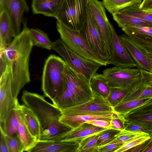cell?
Here are the masks:
<instances>
[{
	"instance_id": "obj_44",
	"label": "cell",
	"mask_w": 152,
	"mask_h": 152,
	"mask_svg": "<svg viewBox=\"0 0 152 152\" xmlns=\"http://www.w3.org/2000/svg\"><path fill=\"white\" fill-rule=\"evenodd\" d=\"M87 123L91 124L96 126L110 129V122L107 121L102 120H95L86 122Z\"/></svg>"
},
{
	"instance_id": "obj_6",
	"label": "cell",
	"mask_w": 152,
	"mask_h": 152,
	"mask_svg": "<svg viewBox=\"0 0 152 152\" xmlns=\"http://www.w3.org/2000/svg\"><path fill=\"white\" fill-rule=\"evenodd\" d=\"M52 49L61 56L74 70L82 74L90 81L99 67L102 66L77 53L69 48L61 38L53 42Z\"/></svg>"
},
{
	"instance_id": "obj_37",
	"label": "cell",
	"mask_w": 152,
	"mask_h": 152,
	"mask_svg": "<svg viewBox=\"0 0 152 152\" xmlns=\"http://www.w3.org/2000/svg\"><path fill=\"white\" fill-rule=\"evenodd\" d=\"M4 134L10 152L25 151V147L19 134L11 136Z\"/></svg>"
},
{
	"instance_id": "obj_5",
	"label": "cell",
	"mask_w": 152,
	"mask_h": 152,
	"mask_svg": "<svg viewBox=\"0 0 152 152\" xmlns=\"http://www.w3.org/2000/svg\"><path fill=\"white\" fill-rule=\"evenodd\" d=\"M56 28L61 39L71 50L82 57L107 66L110 63L101 58L88 46L79 31L73 29L57 20Z\"/></svg>"
},
{
	"instance_id": "obj_49",
	"label": "cell",
	"mask_w": 152,
	"mask_h": 152,
	"mask_svg": "<svg viewBox=\"0 0 152 152\" xmlns=\"http://www.w3.org/2000/svg\"><path fill=\"white\" fill-rule=\"evenodd\" d=\"M146 54L149 60V63L151 69L150 72L152 73V54L146 52Z\"/></svg>"
},
{
	"instance_id": "obj_25",
	"label": "cell",
	"mask_w": 152,
	"mask_h": 152,
	"mask_svg": "<svg viewBox=\"0 0 152 152\" xmlns=\"http://www.w3.org/2000/svg\"><path fill=\"white\" fill-rule=\"evenodd\" d=\"M72 129L58 120L42 131L39 141L55 140Z\"/></svg>"
},
{
	"instance_id": "obj_47",
	"label": "cell",
	"mask_w": 152,
	"mask_h": 152,
	"mask_svg": "<svg viewBox=\"0 0 152 152\" xmlns=\"http://www.w3.org/2000/svg\"><path fill=\"white\" fill-rule=\"evenodd\" d=\"M140 70L142 80L145 83H152V73L141 69Z\"/></svg>"
},
{
	"instance_id": "obj_50",
	"label": "cell",
	"mask_w": 152,
	"mask_h": 152,
	"mask_svg": "<svg viewBox=\"0 0 152 152\" xmlns=\"http://www.w3.org/2000/svg\"><path fill=\"white\" fill-rule=\"evenodd\" d=\"M148 13L151 14H152V9H148L146 10H143Z\"/></svg>"
},
{
	"instance_id": "obj_11",
	"label": "cell",
	"mask_w": 152,
	"mask_h": 152,
	"mask_svg": "<svg viewBox=\"0 0 152 152\" xmlns=\"http://www.w3.org/2000/svg\"><path fill=\"white\" fill-rule=\"evenodd\" d=\"M93 94V98L84 103L61 110L62 114L75 115L115 113L113 107L106 98L97 94Z\"/></svg>"
},
{
	"instance_id": "obj_46",
	"label": "cell",
	"mask_w": 152,
	"mask_h": 152,
	"mask_svg": "<svg viewBox=\"0 0 152 152\" xmlns=\"http://www.w3.org/2000/svg\"><path fill=\"white\" fill-rule=\"evenodd\" d=\"M140 145L141 147L140 152H152V134L150 139Z\"/></svg>"
},
{
	"instance_id": "obj_20",
	"label": "cell",
	"mask_w": 152,
	"mask_h": 152,
	"mask_svg": "<svg viewBox=\"0 0 152 152\" xmlns=\"http://www.w3.org/2000/svg\"><path fill=\"white\" fill-rule=\"evenodd\" d=\"M11 22L4 10L0 11V52L4 51L15 37Z\"/></svg>"
},
{
	"instance_id": "obj_39",
	"label": "cell",
	"mask_w": 152,
	"mask_h": 152,
	"mask_svg": "<svg viewBox=\"0 0 152 152\" xmlns=\"http://www.w3.org/2000/svg\"><path fill=\"white\" fill-rule=\"evenodd\" d=\"M120 131L115 129H108L102 132L98 139L97 142L98 146L104 145L109 142Z\"/></svg>"
},
{
	"instance_id": "obj_43",
	"label": "cell",
	"mask_w": 152,
	"mask_h": 152,
	"mask_svg": "<svg viewBox=\"0 0 152 152\" xmlns=\"http://www.w3.org/2000/svg\"><path fill=\"white\" fill-rule=\"evenodd\" d=\"M123 144L121 143H113L99 146H98V152H115Z\"/></svg>"
},
{
	"instance_id": "obj_28",
	"label": "cell",
	"mask_w": 152,
	"mask_h": 152,
	"mask_svg": "<svg viewBox=\"0 0 152 152\" xmlns=\"http://www.w3.org/2000/svg\"><path fill=\"white\" fill-rule=\"evenodd\" d=\"M142 0H102V3L107 10L112 14L127 7L140 4Z\"/></svg>"
},
{
	"instance_id": "obj_7",
	"label": "cell",
	"mask_w": 152,
	"mask_h": 152,
	"mask_svg": "<svg viewBox=\"0 0 152 152\" xmlns=\"http://www.w3.org/2000/svg\"><path fill=\"white\" fill-rule=\"evenodd\" d=\"M89 0H64L55 18L74 30L79 31L85 21Z\"/></svg>"
},
{
	"instance_id": "obj_2",
	"label": "cell",
	"mask_w": 152,
	"mask_h": 152,
	"mask_svg": "<svg viewBox=\"0 0 152 152\" xmlns=\"http://www.w3.org/2000/svg\"><path fill=\"white\" fill-rule=\"evenodd\" d=\"M65 85L62 93L52 101L60 110L84 103L93 97L90 81L66 63Z\"/></svg>"
},
{
	"instance_id": "obj_4",
	"label": "cell",
	"mask_w": 152,
	"mask_h": 152,
	"mask_svg": "<svg viewBox=\"0 0 152 152\" xmlns=\"http://www.w3.org/2000/svg\"><path fill=\"white\" fill-rule=\"evenodd\" d=\"M23 104L31 110L38 117L42 131L59 120L61 110L47 102L43 96L24 91L21 96Z\"/></svg>"
},
{
	"instance_id": "obj_15",
	"label": "cell",
	"mask_w": 152,
	"mask_h": 152,
	"mask_svg": "<svg viewBox=\"0 0 152 152\" xmlns=\"http://www.w3.org/2000/svg\"><path fill=\"white\" fill-rule=\"evenodd\" d=\"M121 29L135 45L152 54V27L129 26Z\"/></svg>"
},
{
	"instance_id": "obj_48",
	"label": "cell",
	"mask_w": 152,
	"mask_h": 152,
	"mask_svg": "<svg viewBox=\"0 0 152 152\" xmlns=\"http://www.w3.org/2000/svg\"><path fill=\"white\" fill-rule=\"evenodd\" d=\"M140 7L142 10L152 9V0H143Z\"/></svg>"
},
{
	"instance_id": "obj_42",
	"label": "cell",
	"mask_w": 152,
	"mask_h": 152,
	"mask_svg": "<svg viewBox=\"0 0 152 152\" xmlns=\"http://www.w3.org/2000/svg\"><path fill=\"white\" fill-rule=\"evenodd\" d=\"M126 120L124 116L119 114L117 117L110 121L109 128L121 131L125 129L124 123Z\"/></svg>"
},
{
	"instance_id": "obj_41",
	"label": "cell",
	"mask_w": 152,
	"mask_h": 152,
	"mask_svg": "<svg viewBox=\"0 0 152 152\" xmlns=\"http://www.w3.org/2000/svg\"><path fill=\"white\" fill-rule=\"evenodd\" d=\"M152 110V98L144 103L135 107L127 113L126 115L138 114Z\"/></svg>"
},
{
	"instance_id": "obj_16",
	"label": "cell",
	"mask_w": 152,
	"mask_h": 152,
	"mask_svg": "<svg viewBox=\"0 0 152 152\" xmlns=\"http://www.w3.org/2000/svg\"><path fill=\"white\" fill-rule=\"evenodd\" d=\"M79 146L76 142L39 140L28 152H77Z\"/></svg>"
},
{
	"instance_id": "obj_13",
	"label": "cell",
	"mask_w": 152,
	"mask_h": 152,
	"mask_svg": "<svg viewBox=\"0 0 152 152\" xmlns=\"http://www.w3.org/2000/svg\"><path fill=\"white\" fill-rule=\"evenodd\" d=\"M110 26L112 34L110 64L123 68L138 67L110 23Z\"/></svg>"
},
{
	"instance_id": "obj_19",
	"label": "cell",
	"mask_w": 152,
	"mask_h": 152,
	"mask_svg": "<svg viewBox=\"0 0 152 152\" xmlns=\"http://www.w3.org/2000/svg\"><path fill=\"white\" fill-rule=\"evenodd\" d=\"M119 115L116 113L75 115L62 114L59 120L62 123L73 129L84 123L95 120L100 119L110 121L112 118L117 117Z\"/></svg>"
},
{
	"instance_id": "obj_45",
	"label": "cell",
	"mask_w": 152,
	"mask_h": 152,
	"mask_svg": "<svg viewBox=\"0 0 152 152\" xmlns=\"http://www.w3.org/2000/svg\"><path fill=\"white\" fill-rule=\"evenodd\" d=\"M0 152H10L4 133L1 129H0Z\"/></svg>"
},
{
	"instance_id": "obj_21",
	"label": "cell",
	"mask_w": 152,
	"mask_h": 152,
	"mask_svg": "<svg viewBox=\"0 0 152 152\" xmlns=\"http://www.w3.org/2000/svg\"><path fill=\"white\" fill-rule=\"evenodd\" d=\"M64 0H32L33 13L55 18Z\"/></svg>"
},
{
	"instance_id": "obj_27",
	"label": "cell",
	"mask_w": 152,
	"mask_h": 152,
	"mask_svg": "<svg viewBox=\"0 0 152 152\" xmlns=\"http://www.w3.org/2000/svg\"><path fill=\"white\" fill-rule=\"evenodd\" d=\"M91 88L95 93L106 99L110 92L111 87L103 74L96 73L90 81Z\"/></svg>"
},
{
	"instance_id": "obj_12",
	"label": "cell",
	"mask_w": 152,
	"mask_h": 152,
	"mask_svg": "<svg viewBox=\"0 0 152 152\" xmlns=\"http://www.w3.org/2000/svg\"><path fill=\"white\" fill-rule=\"evenodd\" d=\"M88 8L100 31L110 58L111 31L110 23L107 16L105 7L102 2L98 0H89Z\"/></svg>"
},
{
	"instance_id": "obj_3",
	"label": "cell",
	"mask_w": 152,
	"mask_h": 152,
	"mask_svg": "<svg viewBox=\"0 0 152 152\" xmlns=\"http://www.w3.org/2000/svg\"><path fill=\"white\" fill-rule=\"evenodd\" d=\"M66 64L64 60L54 54L49 56L45 61L41 88L44 96L51 101L63 91Z\"/></svg>"
},
{
	"instance_id": "obj_29",
	"label": "cell",
	"mask_w": 152,
	"mask_h": 152,
	"mask_svg": "<svg viewBox=\"0 0 152 152\" xmlns=\"http://www.w3.org/2000/svg\"><path fill=\"white\" fill-rule=\"evenodd\" d=\"M33 46L50 50L52 49L53 42L45 32L38 28H30Z\"/></svg>"
},
{
	"instance_id": "obj_34",
	"label": "cell",
	"mask_w": 152,
	"mask_h": 152,
	"mask_svg": "<svg viewBox=\"0 0 152 152\" xmlns=\"http://www.w3.org/2000/svg\"><path fill=\"white\" fill-rule=\"evenodd\" d=\"M146 133H147L141 132L130 131L124 129L121 131L111 141L106 144L113 143H121L124 144Z\"/></svg>"
},
{
	"instance_id": "obj_36",
	"label": "cell",
	"mask_w": 152,
	"mask_h": 152,
	"mask_svg": "<svg viewBox=\"0 0 152 152\" xmlns=\"http://www.w3.org/2000/svg\"><path fill=\"white\" fill-rule=\"evenodd\" d=\"M132 88L111 87L109 94L106 99L113 107L121 101Z\"/></svg>"
},
{
	"instance_id": "obj_33",
	"label": "cell",
	"mask_w": 152,
	"mask_h": 152,
	"mask_svg": "<svg viewBox=\"0 0 152 152\" xmlns=\"http://www.w3.org/2000/svg\"><path fill=\"white\" fill-rule=\"evenodd\" d=\"M140 5H133L126 7L118 11L124 14L152 22V14L141 10L140 7Z\"/></svg>"
},
{
	"instance_id": "obj_40",
	"label": "cell",
	"mask_w": 152,
	"mask_h": 152,
	"mask_svg": "<svg viewBox=\"0 0 152 152\" xmlns=\"http://www.w3.org/2000/svg\"><path fill=\"white\" fill-rule=\"evenodd\" d=\"M125 129L132 131L141 132L151 134L152 129L143 125L135 124L126 120L124 123Z\"/></svg>"
},
{
	"instance_id": "obj_26",
	"label": "cell",
	"mask_w": 152,
	"mask_h": 152,
	"mask_svg": "<svg viewBox=\"0 0 152 152\" xmlns=\"http://www.w3.org/2000/svg\"><path fill=\"white\" fill-rule=\"evenodd\" d=\"M112 15L114 20L121 28L129 26L152 27V22L124 14L119 11Z\"/></svg>"
},
{
	"instance_id": "obj_8",
	"label": "cell",
	"mask_w": 152,
	"mask_h": 152,
	"mask_svg": "<svg viewBox=\"0 0 152 152\" xmlns=\"http://www.w3.org/2000/svg\"><path fill=\"white\" fill-rule=\"evenodd\" d=\"M80 35L89 48L101 58L110 63L109 55L100 31L89 9L85 21L79 31Z\"/></svg>"
},
{
	"instance_id": "obj_9",
	"label": "cell",
	"mask_w": 152,
	"mask_h": 152,
	"mask_svg": "<svg viewBox=\"0 0 152 152\" xmlns=\"http://www.w3.org/2000/svg\"><path fill=\"white\" fill-rule=\"evenodd\" d=\"M102 74L111 88H131L142 79L140 69L138 67L114 66L105 69Z\"/></svg>"
},
{
	"instance_id": "obj_23",
	"label": "cell",
	"mask_w": 152,
	"mask_h": 152,
	"mask_svg": "<svg viewBox=\"0 0 152 152\" xmlns=\"http://www.w3.org/2000/svg\"><path fill=\"white\" fill-rule=\"evenodd\" d=\"M152 97V83H145L142 79L132 87L120 102L137 100Z\"/></svg>"
},
{
	"instance_id": "obj_10",
	"label": "cell",
	"mask_w": 152,
	"mask_h": 152,
	"mask_svg": "<svg viewBox=\"0 0 152 152\" xmlns=\"http://www.w3.org/2000/svg\"><path fill=\"white\" fill-rule=\"evenodd\" d=\"M12 75L10 66L0 75V126L6 124L19 103L13 97L11 89Z\"/></svg>"
},
{
	"instance_id": "obj_18",
	"label": "cell",
	"mask_w": 152,
	"mask_h": 152,
	"mask_svg": "<svg viewBox=\"0 0 152 152\" xmlns=\"http://www.w3.org/2000/svg\"><path fill=\"white\" fill-rule=\"evenodd\" d=\"M119 37L138 67L150 72L151 69L146 52L135 45L125 34Z\"/></svg>"
},
{
	"instance_id": "obj_35",
	"label": "cell",
	"mask_w": 152,
	"mask_h": 152,
	"mask_svg": "<svg viewBox=\"0 0 152 152\" xmlns=\"http://www.w3.org/2000/svg\"><path fill=\"white\" fill-rule=\"evenodd\" d=\"M0 129L10 136L19 134L18 122L15 109L6 124L3 127L0 126Z\"/></svg>"
},
{
	"instance_id": "obj_14",
	"label": "cell",
	"mask_w": 152,
	"mask_h": 152,
	"mask_svg": "<svg viewBox=\"0 0 152 152\" xmlns=\"http://www.w3.org/2000/svg\"><path fill=\"white\" fill-rule=\"evenodd\" d=\"M6 11L12 25L15 36L22 30L21 25L24 13L29 8L25 0H0V11Z\"/></svg>"
},
{
	"instance_id": "obj_30",
	"label": "cell",
	"mask_w": 152,
	"mask_h": 152,
	"mask_svg": "<svg viewBox=\"0 0 152 152\" xmlns=\"http://www.w3.org/2000/svg\"><path fill=\"white\" fill-rule=\"evenodd\" d=\"M102 132L89 135L83 139L79 143L77 152H98L97 142L99 135Z\"/></svg>"
},
{
	"instance_id": "obj_17",
	"label": "cell",
	"mask_w": 152,
	"mask_h": 152,
	"mask_svg": "<svg viewBox=\"0 0 152 152\" xmlns=\"http://www.w3.org/2000/svg\"><path fill=\"white\" fill-rule=\"evenodd\" d=\"M107 129H108L98 127L85 122L64 133L55 140L79 143L83 139L86 137Z\"/></svg>"
},
{
	"instance_id": "obj_31",
	"label": "cell",
	"mask_w": 152,
	"mask_h": 152,
	"mask_svg": "<svg viewBox=\"0 0 152 152\" xmlns=\"http://www.w3.org/2000/svg\"><path fill=\"white\" fill-rule=\"evenodd\" d=\"M124 116L127 121L143 125L152 129V110Z\"/></svg>"
},
{
	"instance_id": "obj_32",
	"label": "cell",
	"mask_w": 152,
	"mask_h": 152,
	"mask_svg": "<svg viewBox=\"0 0 152 152\" xmlns=\"http://www.w3.org/2000/svg\"><path fill=\"white\" fill-rule=\"evenodd\" d=\"M151 98L152 97L137 100L120 102L113 107L114 111L115 113L124 115L132 109Z\"/></svg>"
},
{
	"instance_id": "obj_38",
	"label": "cell",
	"mask_w": 152,
	"mask_h": 152,
	"mask_svg": "<svg viewBox=\"0 0 152 152\" xmlns=\"http://www.w3.org/2000/svg\"><path fill=\"white\" fill-rule=\"evenodd\" d=\"M151 135L148 133L138 136L124 143L115 152H126L127 150L142 144L150 138Z\"/></svg>"
},
{
	"instance_id": "obj_24",
	"label": "cell",
	"mask_w": 152,
	"mask_h": 152,
	"mask_svg": "<svg viewBox=\"0 0 152 152\" xmlns=\"http://www.w3.org/2000/svg\"><path fill=\"white\" fill-rule=\"evenodd\" d=\"M20 107L30 132L37 141H39L42 129L38 117L31 110L24 105H20Z\"/></svg>"
},
{
	"instance_id": "obj_22",
	"label": "cell",
	"mask_w": 152,
	"mask_h": 152,
	"mask_svg": "<svg viewBox=\"0 0 152 152\" xmlns=\"http://www.w3.org/2000/svg\"><path fill=\"white\" fill-rule=\"evenodd\" d=\"M20 105L18 103L15 109L18 122L19 135L24 145L25 151L28 152L35 146L37 141L32 135L27 126Z\"/></svg>"
},
{
	"instance_id": "obj_1",
	"label": "cell",
	"mask_w": 152,
	"mask_h": 152,
	"mask_svg": "<svg viewBox=\"0 0 152 152\" xmlns=\"http://www.w3.org/2000/svg\"><path fill=\"white\" fill-rule=\"evenodd\" d=\"M23 23L21 32L3 51L10 65L12 94L16 100L21 90L31 81L29 62L33 45L26 20H23Z\"/></svg>"
}]
</instances>
